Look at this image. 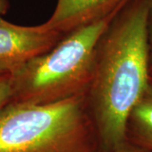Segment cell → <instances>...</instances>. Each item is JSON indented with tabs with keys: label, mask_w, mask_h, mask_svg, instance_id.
<instances>
[{
	"label": "cell",
	"mask_w": 152,
	"mask_h": 152,
	"mask_svg": "<svg viewBox=\"0 0 152 152\" xmlns=\"http://www.w3.org/2000/svg\"><path fill=\"white\" fill-rule=\"evenodd\" d=\"M127 142L152 151V77L126 124Z\"/></svg>",
	"instance_id": "obj_6"
},
{
	"label": "cell",
	"mask_w": 152,
	"mask_h": 152,
	"mask_svg": "<svg viewBox=\"0 0 152 152\" xmlns=\"http://www.w3.org/2000/svg\"><path fill=\"white\" fill-rule=\"evenodd\" d=\"M120 6L103 18L66 34L50 51L10 74L12 101L42 105L86 94L96 43Z\"/></svg>",
	"instance_id": "obj_3"
},
{
	"label": "cell",
	"mask_w": 152,
	"mask_h": 152,
	"mask_svg": "<svg viewBox=\"0 0 152 152\" xmlns=\"http://www.w3.org/2000/svg\"><path fill=\"white\" fill-rule=\"evenodd\" d=\"M10 7L8 0H0V16L4 15Z\"/></svg>",
	"instance_id": "obj_10"
},
{
	"label": "cell",
	"mask_w": 152,
	"mask_h": 152,
	"mask_svg": "<svg viewBox=\"0 0 152 152\" xmlns=\"http://www.w3.org/2000/svg\"><path fill=\"white\" fill-rule=\"evenodd\" d=\"M125 0H58L44 27L66 35L98 20L114 11Z\"/></svg>",
	"instance_id": "obj_5"
},
{
	"label": "cell",
	"mask_w": 152,
	"mask_h": 152,
	"mask_svg": "<svg viewBox=\"0 0 152 152\" xmlns=\"http://www.w3.org/2000/svg\"><path fill=\"white\" fill-rule=\"evenodd\" d=\"M115 152H152L150 151H147L145 149H143L140 147L136 146L134 145H131L129 143L126 144L124 146L118 149Z\"/></svg>",
	"instance_id": "obj_9"
},
{
	"label": "cell",
	"mask_w": 152,
	"mask_h": 152,
	"mask_svg": "<svg viewBox=\"0 0 152 152\" xmlns=\"http://www.w3.org/2000/svg\"><path fill=\"white\" fill-rule=\"evenodd\" d=\"M0 152H101L86 95L42 105L11 101L0 110Z\"/></svg>",
	"instance_id": "obj_2"
},
{
	"label": "cell",
	"mask_w": 152,
	"mask_h": 152,
	"mask_svg": "<svg viewBox=\"0 0 152 152\" xmlns=\"http://www.w3.org/2000/svg\"><path fill=\"white\" fill-rule=\"evenodd\" d=\"M151 0H125L98 40L86 98L101 152L128 144L126 124L150 80L147 18Z\"/></svg>",
	"instance_id": "obj_1"
},
{
	"label": "cell",
	"mask_w": 152,
	"mask_h": 152,
	"mask_svg": "<svg viewBox=\"0 0 152 152\" xmlns=\"http://www.w3.org/2000/svg\"><path fill=\"white\" fill-rule=\"evenodd\" d=\"M147 37L149 46V71L150 76L152 77V0H151L147 18Z\"/></svg>",
	"instance_id": "obj_8"
},
{
	"label": "cell",
	"mask_w": 152,
	"mask_h": 152,
	"mask_svg": "<svg viewBox=\"0 0 152 152\" xmlns=\"http://www.w3.org/2000/svg\"><path fill=\"white\" fill-rule=\"evenodd\" d=\"M13 98L10 74H0V110L10 103Z\"/></svg>",
	"instance_id": "obj_7"
},
{
	"label": "cell",
	"mask_w": 152,
	"mask_h": 152,
	"mask_svg": "<svg viewBox=\"0 0 152 152\" xmlns=\"http://www.w3.org/2000/svg\"><path fill=\"white\" fill-rule=\"evenodd\" d=\"M65 35L44 26H23L0 16V74H12L30 60L44 54Z\"/></svg>",
	"instance_id": "obj_4"
}]
</instances>
